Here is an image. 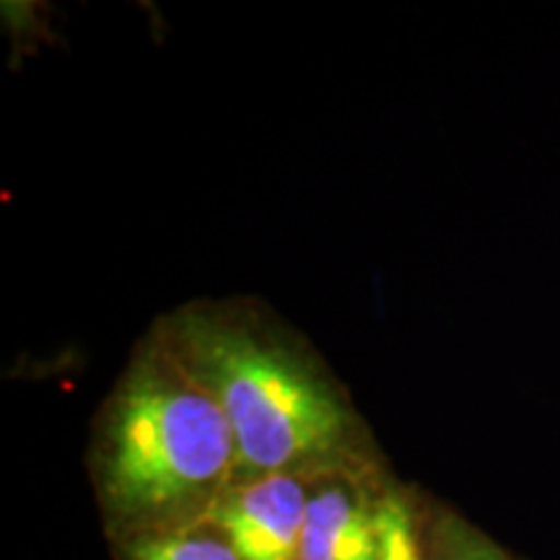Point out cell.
Returning <instances> with one entry per match:
<instances>
[{"mask_svg": "<svg viewBox=\"0 0 560 560\" xmlns=\"http://www.w3.org/2000/svg\"><path fill=\"white\" fill-rule=\"evenodd\" d=\"M306 503L310 495L291 475H262L229 495L213 520L240 560H299Z\"/></svg>", "mask_w": 560, "mask_h": 560, "instance_id": "cell-3", "label": "cell"}, {"mask_svg": "<svg viewBox=\"0 0 560 560\" xmlns=\"http://www.w3.org/2000/svg\"><path fill=\"white\" fill-rule=\"evenodd\" d=\"M433 560H516L486 532L459 516H444L433 535Z\"/></svg>", "mask_w": 560, "mask_h": 560, "instance_id": "cell-5", "label": "cell"}, {"mask_svg": "<svg viewBox=\"0 0 560 560\" xmlns=\"http://www.w3.org/2000/svg\"><path fill=\"white\" fill-rule=\"evenodd\" d=\"M236 465L223 410L182 363L149 361L112 408L104 490L122 514H164L195 503Z\"/></svg>", "mask_w": 560, "mask_h": 560, "instance_id": "cell-2", "label": "cell"}, {"mask_svg": "<svg viewBox=\"0 0 560 560\" xmlns=\"http://www.w3.org/2000/svg\"><path fill=\"white\" fill-rule=\"evenodd\" d=\"M299 560H380L376 511L342 486L317 490L306 503Z\"/></svg>", "mask_w": 560, "mask_h": 560, "instance_id": "cell-4", "label": "cell"}, {"mask_svg": "<svg viewBox=\"0 0 560 560\" xmlns=\"http://www.w3.org/2000/svg\"><path fill=\"white\" fill-rule=\"evenodd\" d=\"M177 361L213 397L236 444V465L276 475L340 444L346 405L289 348L213 314L174 322Z\"/></svg>", "mask_w": 560, "mask_h": 560, "instance_id": "cell-1", "label": "cell"}, {"mask_svg": "<svg viewBox=\"0 0 560 560\" xmlns=\"http://www.w3.org/2000/svg\"><path fill=\"white\" fill-rule=\"evenodd\" d=\"M130 560H240L226 540L210 535L149 537L130 548Z\"/></svg>", "mask_w": 560, "mask_h": 560, "instance_id": "cell-6", "label": "cell"}, {"mask_svg": "<svg viewBox=\"0 0 560 560\" xmlns=\"http://www.w3.org/2000/svg\"><path fill=\"white\" fill-rule=\"evenodd\" d=\"M376 527H380V560H420L410 509L400 499L389 495L380 503Z\"/></svg>", "mask_w": 560, "mask_h": 560, "instance_id": "cell-7", "label": "cell"}]
</instances>
